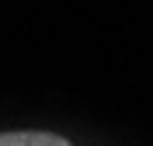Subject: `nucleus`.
Segmentation results:
<instances>
[{"label":"nucleus","instance_id":"1","mask_svg":"<svg viewBox=\"0 0 153 146\" xmlns=\"http://www.w3.org/2000/svg\"><path fill=\"white\" fill-rule=\"evenodd\" d=\"M0 146H70V143L52 132H4Z\"/></svg>","mask_w":153,"mask_h":146}]
</instances>
